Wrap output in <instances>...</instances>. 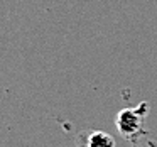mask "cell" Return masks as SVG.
<instances>
[{"label":"cell","mask_w":157,"mask_h":147,"mask_svg":"<svg viewBox=\"0 0 157 147\" xmlns=\"http://www.w3.org/2000/svg\"><path fill=\"white\" fill-rule=\"evenodd\" d=\"M147 115H149V103L142 102L140 105L133 106V108L120 110L115 118L118 133L125 140H128L133 147L137 145V142L144 135H147V129H145Z\"/></svg>","instance_id":"1"},{"label":"cell","mask_w":157,"mask_h":147,"mask_svg":"<svg viewBox=\"0 0 157 147\" xmlns=\"http://www.w3.org/2000/svg\"><path fill=\"white\" fill-rule=\"evenodd\" d=\"M78 147H115V140L103 130H93L79 135Z\"/></svg>","instance_id":"2"}]
</instances>
